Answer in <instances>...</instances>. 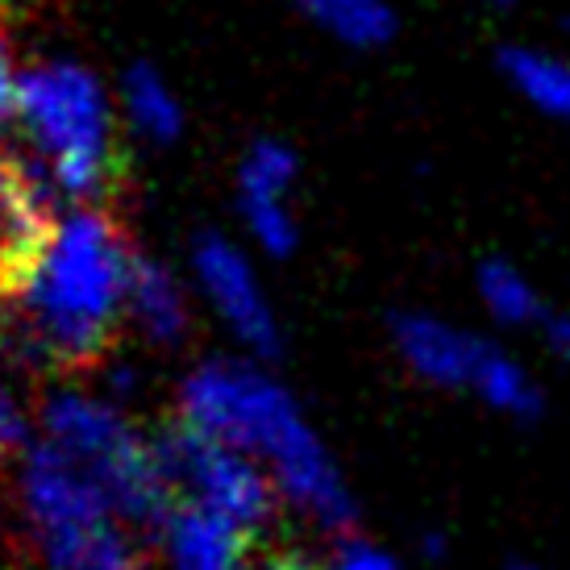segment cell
<instances>
[{"mask_svg": "<svg viewBox=\"0 0 570 570\" xmlns=\"http://www.w3.org/2000/svg\"><path fill=\"white\" fill-rule=\"evenodd\" d=\"M138 250L121 217L80 205L59 222L42 267L17 296L13 333L21 354L47 371H92L112 354L129 317Z\"/></svg>", "mask_w": 570, "mask_h": 570, "instance_id": "obj_1", "label": "cell"}, {"mask_svg": "<svg viewBox=\"0 0 570 570\" xmlns=\"http://www.w3.org/2000/svg\"><path fill=\"white\" fill-rule=\"evenodd\" d=\"M179 421L250 459H267L279 491L308 508L321 524L350 529L358 521L330 450L304 421L296 400L267 375L234 363L200 366L179 392Z\"/></svg>", "mask_w": 570, "mask_h": 570, "instance_id": "obj_2", "label": "cell"}, {"mask_svg": "<svg viewBox=\"0 0 570 570\" xmlns=\"http://www.w3.org/2000/svg\"><path fill=\"white\" fill-rule=\"evenodd\" d=\"M17 121L71 200L109 208L112 196L126 188V155L112 134L109 96L83 63L38 59L21 67Z\"/></svg>", "mask_w": 570, "mask_h": 570, "instance_id": "obj_3", "label": "cell"}, {"mask_svg": "<svg viewBox=\"0 0 570 570\" xmlns=\"http://www.w3.org/2000/svg\"><path fill=\"white\" fill-rule=\"evenodd\" d=\"M21 495L33 541L55 570H146L105 488L47 438L26 450Z\"/></svg>", "mask_w": 570, "mask_h": 570, "instance_id": "obj_4", "label": "cell"}, {"mask_svg": "<svg viewBox=\"0 0 570 570\" xmlns=\"http://www.w3.org/2000/svg\"><path fill=\"white\" fill-rule=\"evenodd\" d=\"M42 429H47V442L71 454L105 488L117 517L129 529H142V533L167 529L179 504L171 479L163 475L155 442H146L112 404L59 392L42 409Z\"/></svg>", "mask_w": 570, "mask_h": 570, "instance_id": "obj_5", "label": "cell"}, {"mask_svg": "<svg viewBox=\"0 0 570 570\" xmlns=\"http://www.w3.org/2000/svg\"><path fill=\"white\" fill-rule=\"evenodd\" d=\"M155 454L163 462V475L171 479L179 504L205 508L213 517L238 524L250 538L263 533V524L275 512L279 483H275V475H263L250 454L213 442L208 433L191 429L179 416L159 429Z\"/></svg>", "mask_w": 570, "mask_h": 570, "instance_id": "obj_6", "label": "cell"}, {"mask_svg": "<svg viewBox=\"0 0 570 570\" xmlns=\"http://www.w3.org/2000/svg\"><path fill=\"white\" fill-rule=\"evenodd\" d=\"M42 179L21 159L0 155V304L17 301L55 242Z\"/></svg>", "mask_w": 570, "mask_h": 570, "instance_id": "obj_7", "label": "cell"}, {"mask_svg": "<svg viewBox=\"0 0 570 570\" xmlns=\"http://www.w3.org/2000/svg\"><path fill=\"white\" fill-rule=\"evenodd\" d=\"M196 279L205 287V296L213 301V308L222 313V321L238 333L242 342L263 354V358H275L284 350V337H279V321L271 313L263 287L254 279L246 254L234 246V242L217 238V234H205L196 242Z\"/></svg>", "mask_w": 570, "mask_h": 570, "instance_id": "obj_8", "label": "cell"}, {"mask_svg": "<svg viewBox=\"0 0 570 570\" xmlns=\"http://www.w3.org/2000/svg\"><path fill=\"white\" fill-rule=\"evenodd\" d=\"M392 337H396L400 358L409 363L425 383L438 387H475V371L488 342L471 337V333L454 330L445 321L429 317V313H400L392 321Z\"/></svg>", "mask_w": 570, "mask_h": 570, "instance_id": "obj_9", "label": "cell"}, {"mask_svg": "<svg viewBox=\"0 0 570 570\" xmlns=\"http://www.w3.org/2000/svg\"><path fill=\"white\" fill-rule=\"evenodd\" d=\"M171 570H250L254 538L205 508L175 504L163 529Z\"/></svg>", "mask_w": 570, "mask_h": 570, "instance_id": "obj_10", "label": "cell"}, {"mask_svg": "<svg viewBox=\"0 0 570 570\" xmlns=\"http://www.w3.org/2000/svg\"><path fill=\"white\" fill-rule=\"evenodd\" d=\"M500 76L512 83L529 109L554 121H570V59L541 47H504Z\"/></svg>", "mask_w": 570, "mask_h": 570, "instance_id": "obj_11", "label": "cell"}, {"mask_svg": "<svg viewBox=\"0 0 570 570\" xmlns=\"http://www.w3.org/2000/svg\"><path fill=\"white\" fill-rule=\"evenodd\" d=\"M129 317L146 330L150 342H179L188 333V301L184 287L163 263L138 254L134 263V284H129Z\"/></svg>", "mask_w": 570, "mask_h": 570, "instance_id": "obj_12", "label": "cell"}, {"mask_svg": "<svg viewBox=\"0 0 570 570\" xmlns=\"http://www.w3.org/2000/svg\"><path fill=\"white\" fill-rule=\"evenodd\" d=\"M292 4L346 47L371 50L396 38V13L387 0H292Z\"/></svg>", "mask_w": 570, "mask_h": 570, "instance_id": "obj_13", "label": "cell"}, {"mask_svg": "<svg viewBox=\"0 0 570 570\" xmlns=\"http://www.w3.org/2000/svg\"><path fill=\"white\" fill-rule=\"evenodd\" d=\"M121 105L129 121L155 142H175L184 134V105L150 63H134L121 76Z\"/></svg>", "mask_w": 570, "mask_h": 570, "instance_id": "obj_14", "label": "cell"}, {"mask_svg": "<svg viewBox=\"0 0 570 570\" xmlns=\"http://www.w3.org/2000/svg\"><path fill=\"white\" fill-rule=\"evenodd\" d=\"M475 392L488 400L495 412H504V416H517V421H538L541 409H546V396H541V387L529 375L521 371V363L504 354L500 346L483 350V358H479V371H475Z\"/></svg>", "mask_w": 570, "mask_h": 570, "instance_id": "obj_15", "label": "cell"}, {"mask_svg": "<svg viewBox=\"0 0 570 570\" xmlns=\"http://www.w3.org/2000/svg\"><path fill=\"white\" fill-rule=\"evenodd\" d=\"M479 301L488 304V313L495 321H504V325H538L550 317V308L541 301V292L529 279H524L521 271L504 263V258H488L483 267H479Z\"/></svg>", "mask_w": 570, "mask_h": 570, "instance_id": "obj_16", "label": "cell"}, {"mask_svg": "<svg viewBox=\"0 0 570 570\" xmlns=\"http://www.w3.org/2000/svg\"><path fill=\"white\" fill-rule=\"evenodd\" d=\"M301 163L275 138H258L238 163V200L242 205H284V196L296 184Z\"/></svg>", "mask_w": 570, "mask_h": 570, "instance_id": "obj_17", "label": "cell"}, {"mask_svg": "<svg viewBox=\"0 0 570 570\" xmlns=\"http://www.w3.org/2000/svg\"><path fill=\"white\" fill-rule=\"evenodd\" d=\"M242 217L250 225V234L263 242V250L271 254H292L296 250V217L287 213V205H242Z\"/></svg>", "mask_w": 570, "mask_h": 570, "instance_id": "obj_18", "label": "cell"}, {"mask_svg": "<svg viewBox=\"0 0 570 570\" xmlns=\"http://www.w3.org/2000/svg\"><path fill=\"white\" fill-rule=\"evenodd\" d=\"M325 570H400V567L383 554V550H375L371 541L342 533L337 550H333V567H325Z\"/></svg>", "mask_w": 570, "mask_h": 570, "instance_id": "obj_19", "label": "cell"}, {"mask_svg": "<svg viewBox=\"0 0 570 570\" xmlns=\"http://www.w3.org/2000/svg\"><path fill=\"white\" fill-rule=\"evenodd\" d=\"M17 450H30V421L17 409V400L0 387V462Z\"/></svg>", "mask_w": 570, "mask_h": 570, "instance_id": "obj_20", "label": "cell"}, {"mask_svg": "<svg viewBox=\"0 0 570 570\" xmlns=\"http://www.w3.org/2000/svg\"><path fill=\"white\" fill-rule=\"evenodd\" d=\"M17 80H21V67L13 55V38L0 26V129L17 117Z\"/></svg>", "mask_w": 570, "mask_h": 570, "instance_id": "obj_21", "label": "cell"}, {"mask_svg": "<svg viewBox=\"0 0 570 570\" xmlns=\"http://www.w3.org/2000/svg\"><path fill=\"white\" fill-rule=\"evenodd\" d=\"M541 337H546V346H550L558 363L570 366V313H550L541 321Z\"/></svg>", "mask_w": 570, "mask_h": 570, "instance_id": "obj_22", "label": "cell"}, {"mask_svg": "<svg viewBox=\"0 0 570 570\" xmlns=\"http://www.w3.org/2000/svg\"><path fill=\"white\" fill-rule=\"evenodd\" d=\"M508 570H541V567H529V562H512Z\"/></svg>", "mask_w": 570, "mask_h": 570, "instance_id": "obj_23", "label": "cell"}, {"mask_svg": "<svg viewBox=\"0 0 570 570\" xmlns=\"http://www.w3.org/2000/svg\"><path fill=\"white\" fill-rule=\"evenodd\" d=\"M488 4H512V0H488Z\"/></svg>", "mask_w": 570, "mask_h": 570, "instance_id": "obj_24", "label": "cell"}]
</instances>
